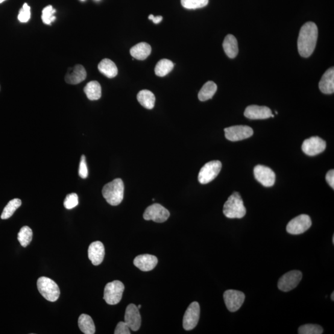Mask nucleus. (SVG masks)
Listing matches in <instances>:
<instances>
[{
	"label": "nucleus",
	"mask_w": 334,
	"mask_h": 334,
	"mask_svg": "<svg viewBox=\"0 0 334 334\" xmlns=\"http://www.w3.org/2000/svg\"><path fill=\"white\" fill-rule=\"evenodd\" d=\"M244 115L251 120H265L274 117L270 108L258 105H250L245 111Z\"/></svg>",
	"instance_id": "obj_16"
},
{
	"label": "nucleus",
	"mask_w": 334,
	"mask_h": 334,
	"mask_svg": "<svg viewBox=\"0 0 334 334\" xmlns=\"http://www.w3.org/2000/svg\"><path fill=\"white\" fill-rule=\"evenodd\" d=\"M332 243H333V244H334V236H333V237H332Z\"/></svg>",
	"instance_id": "obj_42"
},
{
	"label": "nucleus",
	"mask_w": 334,
	"mask_h": 334,
	"mask_svg": "<svg viewBox=\"0 0 334 334\" xmlns=\"http://www.w3.org/2000/svg\"><path fill=\"white\" fill-rule=\"evenodd\" d=\"M6 1V0H0V4H2V3Z\"/></svg>",
	"instance_id": "obj_41"
},
{
	"label": "nucleus",
	"mask_w": 334,
	"mask_h": 334,
	"mask_svg": "<svg viewBox=\"0 0 334 334\" xmlns=\"http://www.w3.org/2000/svg\"><path fill=\"white\" fill-rule=\"evenodd\" d=\"M98 69L104 76L108 78H113L118 75V68L113 61L105 58L99 64Z\"/></svg>",
	"instance_id": "obj_23"
},
{
	"label": "nucleus",
	"mask_w": 334,
	"mask_h": 334,
	"mask_svg": "<svg viewBox=\"0 0 334 334\" xmlns=\"http://www.w3.org/2000/svg\"><path fill=\"white\" fill-rule=\"evenodd\" d=\"M323 329L318 324H305L299 327L298 333L300 334H321Z\"/></svg>",
	"instance_id": "obj_32"
},
{
	"label": "nucleus",
	"mask_w": 334,
	"mask_h": 334,
	"mask_svg": "<svg viewBox=\"0 0 334 334\" xmlns=\"http://www.w3.org/2000/svg\"><path fill=\"white\" fill-rule=\"evenodd\" d=\"M124 181L120 178H116L105 184L102 189V195L111 206H116L124 199Z\"/></svg>",
	"instance_id": "obj_2"
},
{
	"label": "nucleus",
	"mask_w": 334,
	"mask_h": 334,
	"mask_svg": "<svg viewBox=\"0 0 334 334\" xmlns=\"http://www.w3.org/2000/svg\"><path fill=\"white\" fill-rule=\"evenodd\" d=\"M84 93L90 101H98L102 96V88L99 82L92 81L88 83L84 89Z\"/></svg>",
	"instance_id": "obj_24"
},
{
	"label": "nucleus",
	"mask_w": 334,
	"mask_h": 334,
	"mask_svg": "<svg viewBox=\"0 0 334 334\" xmlns=\"http://www.w3.org/2000/svg\"><path fill=\"white\" fill-rule=\"evenodd\" d=\"M200 317V306L195 301L190 304L184 315L183 326L186 330H191L197 326Z\"/></svg>",
	"instance_id": "obj_11"
},
{
	"label": "nucleus",
	"mask_w": 334,
	"mask_h": 334,
	"mask_svg": "<svg viewBox=\"0 0 334 334\" xmlns=\"http://www.w3.org/2000/svg\"><path fill=\"white\" fill-rule=\"evenodd\" d=\"M157 263V257L151 254L139 255L134 259V266L143 272L153 270Z\"/></svg>",
	"instance_id": "obj_17"
},
{
	"label": "nucleus",
	"mask_w": 334,
	"mask_h": 334,
	"mask_svg": "<svg viewBox=\"0 0 334 334\" xmlns=\"http://www.w3.org/2000/svg\"><path fill=\"white\" fill-rule=\"evenodd\" d=\"M303 274L299 271L287 272L280 278L278 282V288L282 292H289L297 287L302 279Z\"/></svg>",
	"instance_id": "obj_8"
},
{
	"label": "nucleus",
	"mask_w": 334,
	"mask_h": 334,
	"mask_svg": "<svg viewBox=\"0 0 334 334\" xmlns=\"http://www.w3.org/2000/svg\"><path fill=\"white\" fill-rule=\"evenodd\" d=\"M78 326L82 332L85 334H93L96 332L94 322L89 315H81L78 319Z\"/></svg>",
	"instance_id": "obj_26"
},
{
	"label": "nucleus",
	"mask_w": 334,
	"mask_h": 334,
	"mask_svg": "<svg viewBox=\"0 0 334 334\" xmlns=\"http://www.w3.org/2000/svg\"><path fill=\"white\" fill-rule=\"evenodd\" d=\"M125 322L127 324L130 329L133 331L139 329L141 325V317L137 306L134 304H130L126 309Z\"/></svg>",
	"instance_id": "obj_15"
},
{
	"label": "nucleus",
	"mask_w": 334,
	"mask_h": 334,
	"mask_svg": "<svg viewBox=\"0 0 334 334\" xmlns=\"http://www.w3.org/2000/svg\"><path fill=\"white\" fill-rule=\"evenodd\" d=\"M224 299L227 308L230 312H235L244 303L245 295L242 292L235 290H228L225 292Z\"/></svg>",
	"instance_id": "obj_12"
},
{
	"label": "nucleus",
	"mask_w": 334,
	"mask_h": 334,
	"mask_svg": "<svg viewBox=\"0 0 334 334\" xmlns=\"http://www.w3.org/2000/svg\"><path fill=\"white\" fill-rule=\"evenodd\" d=\"M174 68V64L172 61L162 59L159 61L155 66V73L159 77H164L171 73Z\"/></svg>",
	"instance_id": "obj_28"
},
{
	"label": "nucleus",
	"mask_w": 334,
	"mask_h": 334,
	"mask_svg": "<svg viewBox=\"0 0 334 334\" xmlns=\"http://www.w3.org/2000/svg\"><path fill=\"white\" fill-rule=\"evenodd\" d=\"M115 334H130V327L125 322H120L116 327Z\"/></svg>",
	"instance_id": "obj_37"
},
{
	"label": "nucleus",
	"mask_w": 334,
	"mask_h": 334,
	"mask_svg": "<svg viewBox=\"0 0 334 334\" xmlns=\"http://www.w3.org/2000/svg\"><path fill=\"white\" fill-rule=\"evenodd\" d=\"M319 89L325 94H331L334 92V68H330L325 72L319 84Z\"/></svg>",
	"instance_id": "obj_20"
},
{
	"label": "nucleus",
	"mask_w": 334,
	"mask_h": 334,
	"mask_svg": "<svg viewBox=\"0 0 334 334\" xmlns=\"http://www.w3.org/2000/svg\"><path fill=\"white\" fill-rule=\"evenodd\" d=\"M223 212L229 219H242L246 215L247 210L239 193H233L228 198L224 204Z\"/></svg>",
	"instance_id": "obj_3"
},
{
	"label": "nucleus",
	"mask_w": 334,
	"mask_h": 334,
	"mask_svg": "<svg viewBox=\"0 0 334 334\" xmlns=\"http://www.w3.org/2000/svg\"><path fill=\"white\" fill-rule=\"evenodd\" d=\"M105 256V248L101 242H95L90 245L88 249V257L92 265L99 266L103 262Z\"/></svg>",
	"instance_id": "obj_18"
},
{
	"label": "nucleus",
	"mask_w": 334,
	"mask_h": 334,
	"mask_svg": "<svg viewBox=\"0 0 334 334\" xmlns=\"http://www.w3.org/2000/svg\"><path fill=\"white\" fill-rule=\"evenodd\" d=\"M79 175L83 179H86L88 177V169L86 163V157L83 155L81 156L80 168H79Z\"/></svg>",
	"instance_id": "obj_36"
},
{
	"label": "nucleus",
	"mask_w": 334,
	"mask_h": 334,
	"mask_svg": "<svg viewBox=\"0 0 334 334\" xmlns=\"http://www.w3.org/2000/svg\"><path fill=\"white\" fill-rule=\"evenodd\" d=\"M255 178L265 187H271L275 182V174L268 166L258 165L254 167Z\"/></svg>",
	"instance_id": "obj_14"
},
{
	"label": "nucleus",
	"mask_w": 334,
	"mask_h": 334,
	"mask_svg": "<svg viewBox=\"0 0 334 334\" xmlns=\"http://www.w3.org/2000/svg\"><path fill=\"white\" fill-rule=\"evenodd\" d=\"M326 148V142L321 137L315 136L307 139L303 143L301 149L309 156H315L322 153Z\"/></svg>",
	"instance_id": "obj_13"
},
{
	"label": "nucleus",
	"mask_w": 334,
	"mask_h": 334,
	"mask_svg": "<svg viewBox=\"0 0 334 334\" xmlns=\"http://www.w3.org/2000/svg\"><path fill=\"white\" fill-rule=\"evenodd\" d=\"M140 307H141V305H140V304H139V305L137 306V307H138V309H140Z\"/></svg>",
	"instance_id": "obj_43"
},
{
	"label": "nucleus",
	"mask_w": 334,
	"mask_h": 334,
	"mask_svg": "<svg viewBox=\"0 0 334 334\" xmlns=\"http://www.w3.org/2000/svg\"><path fill=\"white\" fill-rule=\"evenodd\" d=\"M218 90V86L213 81H208L201 88L198 93L199 101L204 102L213 98Z\"/></svg>",
	"instance_id": "obj_27"
},
{
	"label": "nucleus",
	"mask_w": 334,
	"mask_h": 334,
	"mask_svg": "<svg viewBox=\"0 0 334 334\" xmlns=\"http://www.w3.org/2000/svg\"><path fill=\"white\" fill-rule=\"evenodd\" d=\"M326 180L328 184H329L330 186L332 187V189H334V171L333 170H330L329 172H327V174L326 176Z\"/></svg>",
	"instance_id": "obj_38"
},
{
	"label": "nucleus",
	"mask_w": 334,
	"mask_h": 334,
	"mask_svg": "<svg viewBox=\"0 0 334 334\" xmlns=\"http://www.w3.org/2000/svg\"><path fill=\"white\" fill-rule=\"evenodd\" d=\"M169 217V211L159 204H154L149 206L143 215L146 221H153L157 223L165 222Z\"/></svg>",
	"instance_id": "obj_10"
},
{
	"label": "nucleus",
	"mask_w": 334,
	"mask_h": 334,
	"mask_svg": "<svg viewBox=\"0 0 334 334\" xmlns=\"http://www.w3.org/2000/svg\"><path fill=\"white\" fill-rule=\"evenodd\" d=\"M31 8L27 4H25L19 11L18 20L20 22H27L31 18Z\"/></svg>",
	"instance_id": "obj_35"
},
{
	"label": "nucleus",
	"mask_w": 334,
	"mask_h": 334,
	"mask_svg": "<svg viewBox=\"0 0 334 334\" xmlns=\"http://www.w3.org/2000/svg\"><path fill=\"white\" fill-rule=\"evenodd\" d=\"M22 202L19 199H14L9 202L7 206L4 208L1 216L2 219H8L10 218L14 214L15 211L21 206Z\"/></svg>",
	"instance_id": "obj_29"
},
{
	"label": "nucleus",
	"mask_w": 334,
	"mask_h": 334,
	"mask_svg": "<svg viewBox=\"0 0 334 334\" xmlns=\"http://www.w3.org/2000/svg\"><path fill=\"white\" fill-rule=\"evenodd\" d=\"M81 1H84V0H81Z\"/></svg>",
	"instance_id": "obj_44"
},
{
	"label": "nucleus",
	"mask_w": 334,
	"mask_h": 334,
	"mask_svg": "<svg viewBox=\"0 0 334 334\" xmlns=\"http://www.w3.org/2000/svg\"><path fill=\"white\" fill-rule=\"evenodd\" d=\"M148 18L149 19L152 20L154 24H159V23L162 21L163 17L160 16L155 17L152 14H151V15L149 16Z\"/></svg>",
	"instance_id": "obj_39"
},
{
	"label": "nucleus",
	"mask_w": 334,
	"mask_h": 334,
	"mask_svg": "<svg viewBox=\"0 0 334 334\" xmlns=\"http://www.w3.org/2000/svg\"><path fill=\"white\" fill-rule=\"evenodd\" d=\"M223 48L228 57L235 58L238 54V42L235 37L231 34L225 37L223 42Z\"/></svg>",
	"instance_id": "obj_22"
},
{
	"label": "nucleus",
	"mask_w": 334,
	"mask_h": 334,
	"mask_svg": "<svg viewBox=\"0 0 334 334\" xmlns=\"http://www.w3.org/2000/svg\"><path fill=\"white\" fill-rule=\"evenodd\" d=\"M0 89H1V88H0Z\"/></svg>",
	"instance_id": "obj_45"
},
{
	"label": "nucleus",
	"mask_w": 334,
	"mask_h": 334,
	"mask_svg": "<svg viewBox=\"0 0 334 334\" xmlns=\"http://www.w3.org/2000/svg\"><path fill=\"white\" fill-rule=\"evenodd\" d=\"M137 101L142 107L147 109H152L154 107L155 97L153 93L148 90H142L137 93Z\"/></svg>",
	"instance_id": "obj_25"
},
{
	"label": "nucleus",
	"mask_w": 334,
	"mask_h": 334,
	"mask_svg": "<svg viewBox=\"0 0 334 334\" xmlns=\"http://www.w3.org/2000/svg\"><path fill=\"white\" fill-rule=\"evenodd\" d=\"M312 222L310 217L306 214H301L296 217L290 221L287 225V231L292 235L302 234L312 226Z\"/></svg>",
	"instance_id": "obj_7"
},
{
	"label": "nucleus",
	"mask_w": 334,
	"mask_h": 334,
	"mask_svg": "<svg viewBox=\"0 0 334 334\" xmlns=\"http://www.w3.org/2000/svg\"><path fill=\"white\" fill-rule=\"evenodd\" d=\"M125 286L119 280L108 283L105 287L104 299L110 305H115L122 300Z\"/></svg>",
	"instance_id": "obj_5"
},
{
	"label": "nucleus",
	"mask_w": 334,
	"mask_h": 334,
	"mask_svg": "<svg viewBox=\"0 0 334 334\" xmlns=\"http://www.w3.org/2000/svg\"><path fill=\"white\" fill-rule=\"evenodd\" d=\"M209 4V0H181V4L187 10L202 8Z\"/></svg>",
	"instance_id": "obj_31"
},
{
	"label": "nucleus",
	"mask_w": 334,
	"mask_h": 334,
	"mask_svg": "<svg viewBox=\"0 0 334 334\" xmlns=\"http://www.w3.org/2000/svg\"><path fill=\"white\" fill-rule=\"evenodd\" d=\"M87 72L83 66L77 64L74 68H69L65 76L66 83L73 85L78 84L86 80Z\"/></svg>",
	"instance_id": "obj_19"
},
{
	"label": "nucleus",
	"mask_w": 334,
	"mask_h": 334,
	"mask_svg": "<svg viewBox=\"0 0 334 334\" xmlns=\"http://www.w3.org/2000/svg\"><path fill=\"white\" fill-rule=\"evenodd\" d=\"M78 204V196L76 193L67 195L64 201V206L67 209H72L77 206Z\"/></svg>",
	"instance_id": "obj_34"
},
{
	"label": "nucleus",
	"mask_w": 334,
	"mask_h": 334,
	"mask_svg": "<svg viewBox=\"0 0 334 334\" xmlns=\"http://www.w3.org/2000/svg\"><path fill=\"white\" fill-rule=\"evenodd\" d=\"M222 169V163L218 160L211 161L202 167L198 175V180L201 184H207L215 179Z\"/></svg>",
	"instance_id": "obj_6"
},
{
	"label": "nucleus",
	"mask_w": 334,
	"mask_h": 334,
	"mask_svg": "<svg viewBox=\"0 0 334 334\" xmlns=\"http://www.w3.org/2000/svg\"><path fill=\"white\" fill-rule=\"evenodd\" d=\"M331 300L334 301V293L332 292V295H331Z\"/></svg>",
	"instance_id": "obj_40"
},
{
	"label": "nucleus",
	"mask_w": 334,
	"mask_h": 334,
	"mask_svg": "<svg viewBox=\"0 0 334 334\" xmlns=\"http://www.w3.org/2000/svg\"><path fill=\"white\" fill-rule=\"evenodd\" d=\"M224 131L225 137L233 142L247 139L253 135V129L245 125L233 126L225 128Z\"/></svg>",
	"instance_id": "obj_9"
},
{
	"label": "nucleus",
	"mask_w": 334,
	"mask_h": 334,
	"mask_svg": "<svg viewBox=\"0 0 334 334\" xmlns=\"http://www.w3.org/2000/svg\"><path fill=\"white\" fill-rule=\"evenodd\" d=\"M33 233L30 227L24 226L20 228L18 235H17V240L22 247L26 248L30 244Z\"/></svg>",
	"instance_id": "obj_30"
},
{
	"label": "nucleus",
	"mask_w": 334,
	"mask_h": 334,
	"mask_svg": "<svg viewBox=\"0 0 334 334\" xmlns=\"http://www.w3.org/2000/svg\"><path fill=\"white\" fill-rule=\"evenodd\" d=\"M40 294L46 300L55 302L59 298L60 291L57 283L48 277H41L37 282Z\"/></svg>",
	"instance_id": "obj_4"
},
{
	"label": "nucleus",
	"mask_w": 334,
	"mask_h": 334,
	"mask_svg": "<svg viewBox=\"0 0 334 334\" xmlns=\"http://www.w3.org/2000/svg\"><path fill=\"white\" fill-rule=\"evenodd\" d=\"M152 52L151 46L146 42H140L134 45L130 50L132 57L138 60H145Z\"/></svg>",
	"instance_id": "obj_21"
},
{
	"label": "nucleus",
	"mask_w": 334,
	"mask_h": 334,
	"mask_svg": "<svg viewBox=\"0 0 334 334\" xmlns=\"http://www.w3.org/2000/svg\"><path fill=\"white\" fill-rule=\"evenodd\" d=\"M318 37L317 26L307 22L301 27L298 39V49L301 57L307 58L313 54Z\"/></svg>",
	"instance_id": "obj_1"
},
{
	"label": "nucleus",
	"mask_w": 334,
	"mask_h": 334,
	"mask_svg": "<svg viewBox=\"0 0 334 334\" xmlns=\"http://www.w3.org/2000/svg\"><path fill=\"white\" fill-rule=\"evenodd\" d=\"M56 10L52 5L47 6L44 8L42 14V20L44 24L51 25L56 19V17L54 16Z\"/></svg>",
	"instance_id": "obj_33"
}]
</instances>
